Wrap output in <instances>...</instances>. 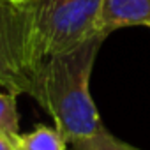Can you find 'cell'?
Returning <instances> with one entry per match:
<instances>
[{
	"label": "cell",
	"instance_id": "cell-8",
	"mask_svg": "<svg viewBox=\"0 0 150 150\" xmlns=\"http://www.w3.org/2000/svg\"><path fill=\"white\" fill-rule=\"evenodd\" d=\"M0 150H16L14 139H11L6 134H0Z\"/></svg>",
	"mask_w": 150,
	"mask_h": 150
},
{
	"label": "cell",
	"instance_id": "cell-1",
	"mask_svg": "<svg viewBox=\"0 0 150 150\" xmlns=\"http://www.w3.org/2000/svg\"><path fill=\"white\" fill-rule=\"evenodd\" d=\"M106 37L99 32L76 48L48 57L35 78L34 99L51 115L65 143L72 145L104 129L90 96V76Z\"/></svg>",
	"mask_w": 150,
	"mask_h": 150
},
{
	"label": "cell",
	"instance_id": "cell-2",
	"mask_svg": "<svg viewBox=\"0 0 150 150\" xmlns=\"http://www.w3.org/2000/svg\"><path fill=\"white\" fill-rule=\"evenodd\" d=\"M103 0H25L23 13L30 44L39 64L76 48L97 32Z\"/></svg>",
	"mask_w": 150,
	"mask_h": 150
},
{
	"label": "cell",
	"instance_id": "cell-9",
	"mask_svg": "<svg viewBox=\"0 0 150 150\" xmlns=\"http://www.w3.org/2000/svg\"><path fill=\"white\" fill-rule=\"evenodd\" d=\"M0 2H6V0H0ZM7 2H25V0H7Z\"/></svg>",
	"mask_w": 150,
	"mask_h": 150
},
{
	"label": "cell",
	"instance_id": "cell-4",
	"mask_svg": "<svg viewBox=\"0 0 150 150\" xmlns=\"http://www.w3.org/2000/svg\"><path fill=\"white\" fill-rule=\"evenodd\" d=\"M150 27V0H103L97 32L110 35L125 27Z\"/></svg>",
	"mask_w": 150,
	"mask_h": 150
},
{
	"label": "cell",
	"instance_id": "cell-5",
	"mask_svg": "<svg viewBox=\"0 0 150 150\" xmlns=\"http://www.w3.org/2000/svg\"><path fill=\"white\" fill-rule=\"evenodd\" d=\"M16 150H65V141L57 129L37 125L34 131L18 134Z\"/></svg>",
	"mask_w": 150,
	"mask_h": 150
},
{
	"label": "cell",
	"instance_id": "cell-3",
	"mask_svg": "<svg viewBox=\"0 0 150 150\" xmlns=\"http://www.w3.org/2000/svg\"><path fill=\"white\" fill-rule=\"evenodd\" d=\"M39 64L34 57L23 2H0V87L35 97Z\"/></svg>",
	"mask_w": 150,
	"mask_h": 150
},
{
	"label": "cell",
	"instance_id": "cell-6",
	"mask_svg": "<svg viewBox=\"0 0 150 150\" xmlns=\"http://www.w3.org/2000/svg\"><path fill=\"white\" fill-rule=\"evenodd\" d=\"M18 94L6 90L0 92V134H6L11 139H16L20 134V115L16 104Z\"/></svg>",
	"mask_w": 150,
	"mask_h": 150
},
{
	"label": "cell",
	"instance_id": "cell-7",
	"mask_svg": "<svg viewBox=\"0 0 150 150\" xmlns=\"http://www.w3.org/2000/svg\"><path fill=\"white\" fill-rule=\"evenodd\" d=\"M72 148L74 150H139V148L118 139L117 136H113L110 131H106V127L94 136L74 141Z\"/></svg>",
	"mask_w": 150,
	"mask_h": 150
}]
</instances>
